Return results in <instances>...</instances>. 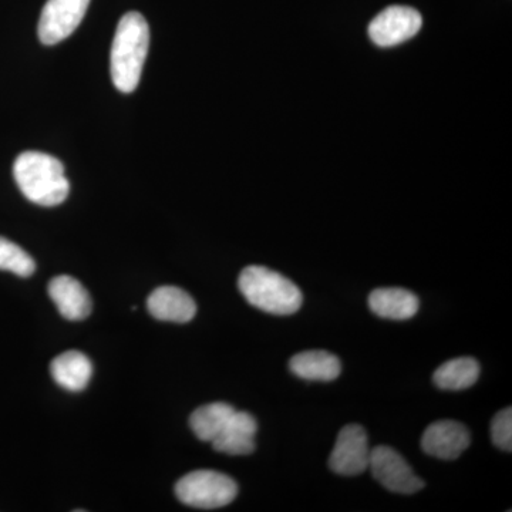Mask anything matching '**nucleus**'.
I'll use <instances>...</instances> for the list:
<instances>
[{
	"label": "nucleus",
	"mask_w": 512,
	"mask_h": 512,
	"mask_svg": "<svg viewBox=\"0 0 512 512\" xmlns=\"http://www.w3.org/2000/svg\"><path fill=\"white\" fill-rule=\"evenodd\" d=\"M148 46L150 29L147 20L141 13H126L117 26L110 56L111 79L121 93H133L137 89Z\"/></svg>",
	"instance_id": "nucleus-1"
},
{
	"label": "nucleus",
	"mask_w": 512,
	"mask_h": 512,
	"mask_svg": "<svg viewBox=\"0 0 512 512\" xmlns=\"http://www.w3.org/2000/svg\"><path fill=\"white\" fill-rule=\"evenodd\" d=\"M13 177L22 194L42 207H56L70 192L63 164L40 151H25L13 164Z\"/></svg>",
	"instance_id": "nucleus-2"
},
{
	"label": "nucleus",
	"mask_w": 512,
	"mask_h": 512,
	"mask_svg": "<svg viewBox=\"0 0 512 512\" xmlns=\"http://www.w3.org/2000/svg\"><path fill=\"white\" fill-rule=\"evenodd\" d=\"M238 288L252 306L271 315H293L303 302L301 289L291 279L265 266H247L239 275Z\"/></svg>",
	"instance_id": "nucleus-3"
},
{
	"label": "nucleus",
	"mask_w": 512,
	"mask_h": 512,
	"mask_svg": "<svg viewBox=\"0 0 512 512\" xmlns=\"http://www.w3.org/2000/svg\"><path fill=\"white\" fill-rule=\"evenodd\" d=\"M238 485L231 477L212 470L188 473L175 484V495L181 503L200 510L225 507L237 498Z\"/></svg>",
	"instance_id": "nucleus-4"
},
{
	"label": "nucleus",
	"mask_w": 512,
	"mask_h": 512,
	"mask_svg": "<svg viewBox=\"0 0 512 512\" xmlns=\"http://www.w3.org/2000/svg\"><path fill=\"white\" fill-rule=\"evenodd\" d=\"M370 473L387 488L397 494H414L423 490L421 480L406 460L392 447L379 446L370 451Z\"/></svg>",
	"instance_id": "nucleus-5"
},
{
	"label": "nucleus",
	"mask_w": 512,
	"mask_h": 512,
	"mask_svg": "<svg viewBox=\"0 0 512 512\" xmlns=\"http://www.w3.org/2000/svg\"><path fill=\"white\" fill-rule=\"evenodd\" d=\"M89 5L90 0H47L37 28L40 42L53 46L67 39L79 28Z\"/></svg>",
	"instance_id": "nucleus-6"
},
{
	"label": "nucleus",
	"mask_w": 512,
	"mask_h": 512,
	"mask_svg": "<svg viewBox=\"0 0 512 512\" xmlns=\"http://www.w3.org/2000/svg\"><path fill=\"white\" fill-rule=\"evenodd\" d=\"M370 451L365 429L359 424H348L340 430L330 454V470L339 476H360L369 470Z\"/></svg>",
	"instance_id": "nucleus-7"
},
{
	"label": "nucleus",
	"mask_w": 512,
	"mask_h": 512,
	"mask_svg": "<svg viewBox=\"0 0 512 512\" xmlns=\"http://www.w3.org/2000/svg\"><path fill=\"white\" fill-rule=\"evenodd\" d=\"M423 18L409 6H390L370 22L369 36L379 47L402 45L420 32Z\"/></svg>",
	"instance_id": "nucleus-8"
},
{
	"label": "nucleus",
	"mask_w": 512,
	"mask_h": 512,
	"mask_svg": "<svg viewBox=\"0 0 512 512\" xmlns=\"http://www.w3.org/2000/svg\"><path fill=\"white\" fill-rule=\"evenodd\" d=\"M471 443V434L464 424L454 420H440L430 424L421 437L424 453L440 460H456Z\"/></svg>",
	"instance_id": "nucleus-9"
},
{
	"label": "nucleus",
	"mask_w": 512,
	"mask_h": 512,
	"mask_svg": "<svg viewBox=\"0 0 512 512\" xmlns=\"http://www.w3.org/2000/svg\"><path fill=\"white\" fill-rule=\"evenodd\" d=\"M47 292L64 319L79 322L92 312V298L89 292L73 276H56L50 281Z\"/></svg>",
	"instance_id": "nucleus-10"
},
{
	"label": "nucleus",
	"mask_w": 512,
	"mask_h": 512,
	"mask_svg": "<svg viewBox=\"0 0 512 512\" xmlns=\"http://www.w3.org/2000/svg\"><path fill=\"white\" fill-rule=\"evenodd\" d=\"M151 316L163 322L187 323L197 313V303L191 295L177 286H161L147 299Z\"/></svg>",
	"instance_id": "nucleus-11"
},
{
	"label": "nucleus",
	"mask_w": 512,
	"mask_h": 512,
	"mask_svg": "<svg viewBox=\"0 0 512 512\" xmlns=\"http://www.w3.org/2000/svg\"><path fill=\"white\" fill-rule=\"evenodd\" d=\"M256 431H258V424L254 416L235 410L220 436L211 444L214 450L228 456H248L255 451Z\"/></svg>",
	"instance_id": "nucleus-12"
},
{
	"label": "nucleus",
	"mask_w": 512,
	"mask_h": 512,
	"mask_svg": "<svg viewBox=\"0 0 512 512\" xmlns=\"http://www.w3.org/2000/svg\"><path fill=\"white\" fill-rule=\"evenodd\" d=\"M50 373L64 390L82 392L92 380L93 365L84 353L70 350L53 359Z\"/></svg>",
	"instance_id": "nucleus-13"
},
{
	"label": "nucleus",
	"mask_w": 512,
	"mask_h": 512,
	"mask_svg": "<svg viewBox=\"0 0 512 512\" xmlns=\"http://www.w3.org/2000/svg\"><path fill=\"white\" fill-rule=\"evenodd\" d=\"M419 298L402 288H379L369 296V308L384 319L407 320L419 312Z\"/></svg>",
	"instance_id": "nucleus-14"
},
{
	"label": "nucleus",
	"mask_w": 512,
	"mask_h": 512,
	"mask_svg": "<svg viewBox=\"0 0 512 512\" xmlns=\"http://www.w3.org/2000/svg\"><path fill=\"white\" fill-rule=\"evenodd\" d=\"M293 375L312 382H332L338 379L342 365L338 356L326 350H308L298 353L289 362Z\"/></svg>",
	"instance_id": "nucleus-15"
},
{
	"label": "nucleus",
	"mask_w": 512,
	"mask_h": 512,
	"mask_svg": "<svg viewBox=\"0 0 512 512\" xmlns=\"http://www.w3.org/2000/svg\"><path fill=\"white\" fill-rule=\"evenodd\" d=\"M480 372V363L473 357H457L443 363L434 372L433 382L441 390L457 392V390L474 386L480 377Z\"/></svg>",
	"instance_id": "nucleus-16"
},
{
	"label": "nucleus",
	"mask_w": 512,
	"mask_h": 512,
	"mask_svg": "<svg viewBox=\"0 0 512 512\" xmlns=\"http://www.w3.org/2000/svg\"><path fill=\"white\" fill-rule=\"evenodd\" d=\"M234 413V407L228 403L205 404L191 414V430L201 441L212 443L220 436Z\"/></svg>",
	"instance_id": "nucleus-17"
},
{
	"label": "nucleus",
	"mask_w": 512,
	"mask_h": 512,
	"mask_svg": "<svg viewBox=\"0 0 512 512\" xmlns=\"http://www.w3.org/2000/svg\"><path fill=\"white\" fill-rule=\"evenodd\" d=\"M0 271L12 272L20 278H29L35 274L36 262L18 244L0 237Z\"/></svg>",
	"instance_id": "nucleus-18"
},
{
	"label": "nucleus",
	"mask_w": 512,
	"mask_h": 512,
	"mask_svg": "<svg viewBox=\"0 0 512 512\" xmlns=\"http://www.w3.org/2000/svg\"><path fill=\"white\" fill-rule=\"evenodd\" d=\"M491 439L494 446L510 453L512 448V409L501 410L491 421Z\"/></svg>",
	"instance_id": "nucleus-19"
}]
</instances>
